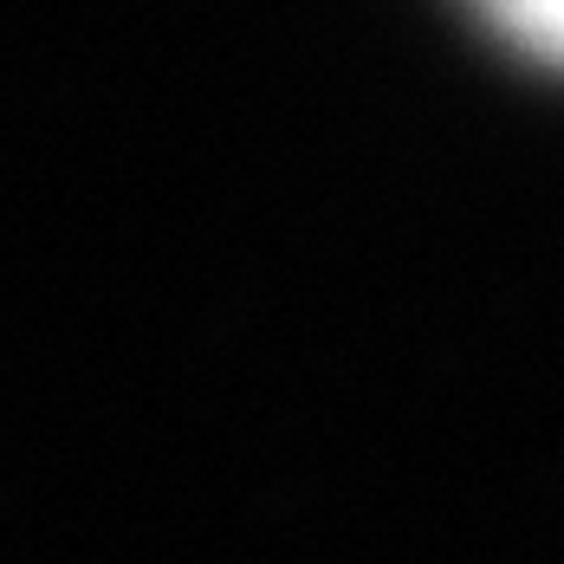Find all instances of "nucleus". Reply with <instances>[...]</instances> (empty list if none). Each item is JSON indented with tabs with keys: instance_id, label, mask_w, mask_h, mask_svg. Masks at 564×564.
<instances>
[{
	"instance_id": "1",
	"label": "nucleus",
	"mask_w": 564,
	"mask_h": 564,
	"mask_svg": "<svg viewBox=\"0 0 564 564\" xmlns=\"http://www.w3.org/2000/svg\"><path fill=\"white\" fill-rule=\"evenodd\" d=\"M480 13L532 58L564 65V0H480Z\"/></svg>"
}]
</instances>
